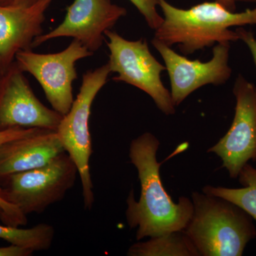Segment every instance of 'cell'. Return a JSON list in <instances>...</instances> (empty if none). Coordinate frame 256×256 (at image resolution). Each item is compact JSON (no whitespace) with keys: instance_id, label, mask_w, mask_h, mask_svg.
<instances>
[{"instance_id":"cell-1","label":"cell","mask_w":256,"mask_h":256,"mask_svg":"<svg viewBox=\"0 0 256 256\" xmlns=\"http://www.w3.org/2000/svg\"><path fill=\"white\" fill-rule=\"evenodd\" d=\"M160 144L154 134L146 132L130 146L129 158L138 170L141 194L136 202L133 190L130 192L126 215L129 226L137 228V240L184 230L193 214L190 198L180 196L175 203L163 186L162 163L156 160Z\"/></svg>"},{"instance_id":"cell-2","label":"cell","mask_w":256,"mask_h":256,"mask_svg":"<svg viewBox=\"0 0 256 256\" xmlns=\"http://www.w3.org/2000/svg\"><path fill=\"white\" fill-rule=\"evenodd\" d=\"M164 20L152 40L171 47L178 44L184 55L217 44L240 40L233 26L256 25V6L242 12L229 11L217 2H206L188 10L180 9L166 0H159Z\"/></svg>"},{"instance_id":"cell-3","label":"cell","mask_w":256,"mask_h":256,"mask_svg":"<svg viewBox=\"0 0 256 256\" xmlns=\"http://www.w3.org/2000/svg\"><path fill=\"white\" fill-rule=\"evenodd\" d=\"M193 214L184 228L200 256H240L256 237L252 218L232 202L208 194H192Z\"/></svg>"},{"instance_id":"cell-4","label":"cell","mask_w":256,"mask_h":256,"mask_svg":"<svg viewBox=\"0 0 256 256\" xmlns=\"http://www.w3.org/2000/svg\"><path fill=\"white\" fill-rule=\"evenodd\" d=\"M110 66L104 64L82 75V84L70 110L63 116L56 132L66 152L78 169L82 185L84 208L92 210L94 203V185L90 171L92 154L90 121L92 102L107 84Z\"/></svg>"},{"instance_id":"cell-5","label":"cell","mask_w":256,"mask_h":256,"mask_svg":"<svg viewBox=\"0 0 256 256\" xmlns=\"http://www.w3.org/2000/svg\"><path fill=\"white\" fill-rule=\"evenodd\" d=\"M78 169L66 152L48 164L0 180L5 201L24 216L41 214L62 201L75 184Z\"/></svg>"},{"instance_id":"cell-6","label":"cell","mask_w":256,"mask_h":256,"mask_svg":"<svg viewBox=\"0 0 256 256\" xmlns=\"http://www.w3.org/2000/svg\"><path fill=\"white\" fill-rule=\"evenodd\" d=\"M105 36L110 52L108 64L111 73L118 74L112 80L138 88L150 96L163 114H174L171 94L161 79L166 67L152 54L146 40L130 41L111 30L106 32Z\"/></svg>"},{"instance_id":"cell-7","label":"cell","mask_w":256,"mask_h":256,"mask_svg":"<svg viewBox=\"0 0 256 256\" xmlns=\"http://www.w3.org/2000/svg\"><path fill=\"white\" fill-rule=\"evenodd\" d=\"M94 53L73 40L65 50L57 53L38 54L21 50L15 62L24 73L31 74L41 86L54 110L64 116L73 104V84L78 78L76 64Z\"/></svg>"},{"instance_id":"cell-8","label":"cell","mask_w":256,"mask_h":256,"mask_svg":"<svg viewBox=\"0 0 256 256\" xmlns=\"http://www.w3.org/2000/svg\"><path fill=\"white\" fill-rule=\"evenodd\" d=\"M233 92L236 100L233 122L224 137L208 152L220 156L222 168L236 178L250 160L256 161V86L238 75Z\"/></svg>"},{"instance_id":"cell-9","label":"cell","mask_w":256,"mask_h":256,"mask_svg":"<svg viewBox=\"0 0 256 256\" xmlns=\"http://www.w3.org/2000/svg\"><path fill=\"white\" fill-rule=\"evenodd\" d=\"M127 14L122 6L111 0H74L63 21L56 28L36 37L32 48L62 37H69L82 43L95 53L105 42V33Z\"/></svg>"},{"instance_id":"cell-10","label":"cell","mask_w":256,"mask_h":256,"mask_svg":"<svg viewBox=\"0 0 256 256\" xmlns=\"http://www.w3.org/2000/svg\"><path fill=\"white\" fill-rule=\"evenodd\" d=\"M152 44L162 57L169 74L172 100L178 106L190 94L208 84L218 86L230 78V43L217 44L213 48V57L208 62L190 60L178 54L170 46L152 40Z\"/></svg>"},{"instance_id":"cell-11","label":"cell","mask_w":256,"mask_h":256,"mask_svg":"<svg viewBox=\"0 0 256 256\" xmlns=\"http://www.w3.org/2000/svg\"><path fill=\"white\" fill-rule=\"evenodd\" d=\"M62 118L38 100L16 62L6 69L0 82V130L16 128L56 130Z\"/></svg>"},{"instance_id":"cell-12","label":"cell","mask_w":256,"mask_h":256,"mask_svg":"<svg viewBox=\"0 0 256 256\" xmlns=\"http://www.w3.org/2000/svg\"><path fill=\"white\" fill-rule=\"evenodd\" d=\"M53 0H38L28 6H0V70L4 73L21 50L43 34L46 13Z\"/></svg>"},{"instance_id":"cell-13","label":"cell","mask_w":256,"mask_h":256,"mask_svg":"<svg viewBox=\"0 0 256 256\" xmlns=\"http://www.w3.org/2000/svg\"><path fill=\"white\" fill-rule=\"evenodd\" d=\"M56 130L42 129L0 146V180L48 164L64 152Z\"/></svg>"},{"instance_id":"cell-14","label":"cell","mask_w":256,"mask_h":256,"mask_svg":"<svg viewBox=\"0 0 256 256\" xmlns=\"http://www.w3.org/2000/svg\"><path fill=\"white\" fill-rule=\"evenodd\" d=\"M129 256H198L196 250L184 230L171 232L151 237L146 242L132 244L128 249Z\"/></svg>"},{"instance_id":"cell-15","label":"cell","mask_w":256,"mask_h":256,"mask_svg":"<svg viewBox=\"0 0 256 256\" xmlns=\"http://www.w3.org/2000/svg\"><path fill=\"white\" fill-rule=\"evenodd\" d=\"M242 188H230L208 185L203 192L225 198L242 208L256 220V169L247 163L238 174Z\"/></svg>"},{"instance_id":"cell-16","label":"cell","mask_w":256,"mask_h":256,"mask_svg":"<svg viewBox=\"0 0 256 256\" xmlns=\"http://www.w3.org/2000/svg\"><path fill=\"white\" fill-rule=\"evenodd\" d=\"M54 236V228L50 224H37L30 228L0 225V239L33 252L48 250Z\"/></svg>"},{"instance_id":"cell-17","label":"cell","mask_w":256,"mask_h":256,"mask_svg":"<svg viewBox=\"0 0 256 256\" xmlns=\"http://www.w3.org/2000/svg\"><path fill=\"white\" fill-rule=\"evenodd\" d=\"M146 20L148 26L156 31L163 22L162 16L156 10L159 0H129Z\"/></svg>"},{"instance_id":"cell-18","label":"cell","mask_w":256,"mask_h":256,"mask_svg":"<svg viewBox=\"0 0 256 256\" xmlns=\"http://www.w3.org/2000/svg\"><path fill=\"white\" fill-rule=\"evenodd\" d=\"M0 220L5 225L18 227L28 223V217L22 214L15 207L5 201L2 188L0 186Z\"/></svg>"},{"instance_id":"cell-19","label":"cell","mask_w":256,"mask_h":256,"mask_svg":"<svg viewBox=\"0 0 256 256\" xmlns=\"http://www.w3.org/2000/svg\"><path fill=\"white\" fill-rule=\"evenodd\" d=\"M41 130H42L41 128H16L5 130H0V146L4 143L13 140L34 134Z\"/></svg>"},{"instance_id":"cell-20","label":"cell","mask_w":256,"mask_h":256,"mask_svg":"<svg viewBox=\"0 0 256 256\" xmlns=\"http://www.w3.org/2000/svg\"><path fill=\"white\" fill-rule=\"evenodd\" d=\"M236 32L238 33L240 40L248 47L256 66V38L254 33L250 31H247L242 28H237Z\"/></svg>"},{"instance_id":"cell-21","label":"cell","mask_w":256,"mask_h":256,"mask_svg":"<svg viewBox=\"0 0 256 256\" xmlns=\"http://www.w3.org/2000/svg\"><path fill=\"white\" fill-rule=\"evenodd\" d=\"M33 252L28 249L10 245L8 247H0V256H30Z\"/></svg>"},{"instance_id":"cell-22","label":"cell","mask_w":256,"mask_h":256,"mask_svg":"<svg viewBox=\"0 0 256 256\" xmlns=\"http://www.w3.org/2000/svg\"><path fill=\"white\" fill-rule=\"evenodd\" d=\"M38 0H0V6H24L36 2Z\"/></svg>"},{"instance_id":"cell-23","label":"cell","mask_w":256,"mask_h":256,"mask_svg":"<svg viewBox=\"0 0 256 256\" xmlns=\"http://www.w3.org/2000/svg\"><path fill=\"white\" fill-rule=\"evenodd\" d=\"M217 2L223 5L229 11L235 12L236 10V0H214Z\"/></svg>"},{"instance_id":"cell-24","label":"cell","mask_w":256,"mask_h":256,"mask_svg":"<svg viewBox=\"0 0 256 256\" xmlns=\"http://www.w3.org/2000/svg\"><path fill=\"white\" fill-rule=\"evenodd\" d=\"M236 2H256V0H236Z\"/></svg>"},{"instance_id":"cell-25","label":"cell","mask_w":256,"mask_h":256,"mask_svg":"<svg viewBox=\"0 0 256 256\" xmlns=\"http://www.w3.org/2000/svg\"><path fill=\"white\" fill-rule=\"evenodd\" d=\"M3 72H2L1 70H0V82H1V80H2V76H3Z\"/></svg>"},{"instance_id":"cell-26","label":"cell","mask_w":256,"mask_h":256,"mask_svg":"<svg viewBox=\"0 0 256 256\" xmlns=\"http://www.w3.org/2000/svg\"><path fill=\"white\" fill-rule=\"evenodd\" d=\"M0 212H1V208H0Z\"/></svg>"}]
</instances>
